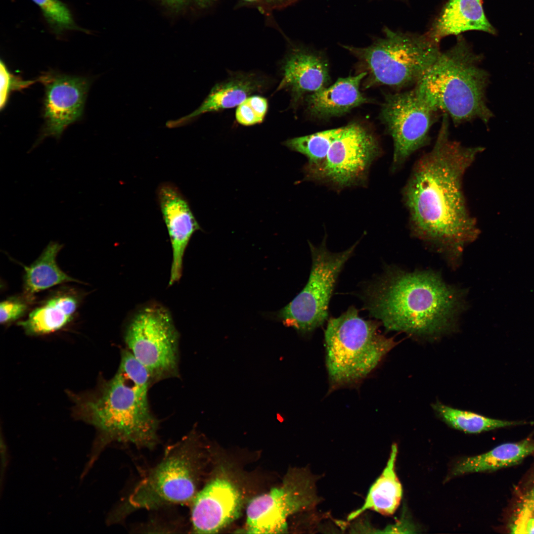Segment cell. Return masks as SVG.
Segmentation results:
<instances>
[{"instance_id": "cell-33", "label": "cell", "mask_w": 534, "mask_h": 534, "mask_svg": "<svg viewBox=\"0 0 534 534\" xmlns=\"http://www.w3.org/2000/svg\"><path fill=\"white\" fill-rule=\"evenodd\" d=\"M169 0L171 2H178L179 1H181L183 0Z\"/></svg>"}, {"instance_id": "cell-7", "label": "cell", "mask_w": 534, "mask_h": 534, "mask_svg": "<svg viewBox=\"0 0 534 534\" xmlns=\"http://www.w3.org/2000/svg\"><path fill=\"white\" fill-rule=\"evenodd\" d=\"M342 47L358 59L366 72L363 85L365 89L384 85L401 89L415 85L441 52L439 44L427 34L387 27L384 28L383 36L367 46Z\"/></svg>"}, {"instance_id": "cell-32", "label": "cell", "mask_w": 534, "mask_h": 534, "mask_svg": "<svg viewBox=\"0 0 534 534\" xmlns=\"http://www.w3.org/2000/svg\"><path fill=\"white\" fill-rule=\"evenodd\" d=\"M523 505H525L534 510V488L526 496Z\"/></svg>"}, {"instance_id": "cell-27", "label": "cell", "mask_w": 534, "mask_h": 534, "mask_svg": "<svg viewBox=\"0 0 534 534\" xmlns=\"http://www.w3.org/2000/svg\"><path fill=\"white\" fill-rule=\"evenodd\" d=\"M118 370L138 388L148 392L152 385L149 373L127 348L121 352V359Z\"/></svg>"}, {"instance_id": "cell-11", "label": "cell", "mask_w": 534, "mask_h": 534, "mask_svg": "<svg viewBox=\"0 0 534 534\" xmlns=\"http://www.w3.org/2000/svg\"><path fill=\"white\" fill-rule=\"evenodd\" d=\"M316 481L309 471L295 469L289 472L280 485L254 497L246 507V533H285L291 516L313 508L320 501Z\"/></svg>"}, {"instance_id": "cell-12", "label": "cell", "mask_w": 534, "mask_h": 534, "mask_svg": "<svg viewBox=\"0 0 534 534\" xmlns=\"http://www.w3.org/2000/svg\"><path fill=\"white\" fill-rule=\"evenodd\" d=\"M437 113L419 97L414 88L385 95L380 117L393 141L392 172L400 169L411 155L429 144V132Z\"/></svg>"}, {"instance_id": "cell-15", "label": "cell", "mask_w": 534, "mask_h": 534, "mask_svg": "<svg viewBox=\"0 0 534 534\" xmlns=\"http://www.w3.org/2000/svg\"><path fill=\"white\" fill-rule=\"evenodd\" d=\"M158 202L169 234L173 251L169 285L178 281L182 271L184 251L192 234L201 228L189 203L178 188L164 182L157 191Z\"/></svg>"}, {"instance_id": "cell-1", "label": "cell", "mask_w": 534, "mask_h": 534, "mask_svg": "<svg viewBox=\"0 0 534 534\" xmlns=\"http://www.w3.org/2000/svg\"><path fill=\"white\" fill-rule=\"evenodd\" d=\"M448 118L443 114L434 146L415 163L401 194L411 235L436 248L455 268L464 248L480 233L463 179L484 148L451 139Z\"/></svg>"}, {"instance_id": "cell-30", "label": "cell", "mask_w": 534, "mask_h": 534, "mask_svg": "<svg viewBox=\"0 0 534 534\" xmlns=\"http://www.w3.org/2000/svg\"><path fill=\"white\" fill-rule=\"evenodd\" d=\"M27 309V303L18 298H9L2 301L0 304L1 324L6 325L15 321L23 316Z\"/></svg>"}, {"instance_id": "cell-4", "label": "cell", "mask_w": 534, "mask_h": 534, "mask_svg": "<svg viewBox=\"0 0 534 534\" xmlns=\"http://www.w3.org/2000/svg\"><path fill=\"white\" fill-rule=\"evenodd\" d=\"M483 56L462 37L438 57L414 88L435 111L442 112L455 125L479 119L487 125L494 115L487 104L490 75L480 66Z\"/></svg>"}, {"instance_id": "cell-29", "label": "cell", "mask_w": 534, "mask_h": 534, "mask_svg": "<svg viewBox=\"0 0 534 534\" xmlns=\"http://www.w3.org/2000/svg\"><path fill=\"white\" fill-rule=\"evenodd\" d=\"M0 67V108L5 106L9 93L13 90H20L31 86L35 81H23L11 74L2 60Z\"/></svg>"}, {"instance_id": "cell-21", "label": "cell", "mask_w": 534, "mask_h": 534, "mask_svg": "<svg viewBox=\"0 0 534 534\" xmlns=\"http://www.w3.org/2000/svg\"><path fill=\"white\" fill-rule=\"evenodd\" d=\"M78 299L69 294L52 297L35 309L27 319L18 322L30 336L47 334L62 328L72 319L78 305Z\"/></svg>"}, {"instance_id": "cell-10", "label": "cell", "mask_w": 534, "mask_h": 534, "mask_svg": "<svg viewBox=\"0 0 534 534\" xmlns=\"http://www.w3.org/2000/svg\"><path fill=\"white\" fill-rule=\"evenodd\" d=\"M381 154L375 135L361 124L351 123L334 139L320 165L303 169L305 179L337 189L363 185L371 165Z\"/></svg>"}, {"instance_id": "cell-3", "label": "cell", "mask_w": 534, "mask_h": 534, "mask_svg": "<svg viewBox=\"0 0 534 534\" xmlns=\"http://www.w3.org/2000/svg\"><path fill=\"white\" fill-rule=\"evenodd\" d=\"M148 392L119 370L111 379H100L91 392H68L75 418L90 424L97 433L84 474L113 442L149 449L158 443L159 421L150 410Z\"/></svg>"}, {"instance_id": "cell-28", "label": "cell", "mask_w": 534, "mask_h": 534, "mask_svg": "<svg viewBox=\"0 0 534 534\" xmlns=\"http://www.w3.org/2000/svg\"><path fill=\"white\" fill-rule=\"evenodd\" d=\"M268 107L267 99L260 95L250 96L239 104L235 112L237 122L245 126L262 123Z\"/></svg>"}, {"instance_id": "cell-20", "label": "cell", "mask_w": 534, "mask_h": 534, "mask_svg": "<svg viewBox=\"0 0 534 534\" xmlns=\"http://www.w3.org/2000/svg\"><path fill=\"white\" fill-rule=\"evenodd\" d=\"M397 454L398 446L394 444L382 474L371 486L361 507L349 515L348 521L354 519L367 510L386 516L395 513L402 495V486L395 471Z\"/></svg>"}, {"instance_id": "cell-34", "label": "cell", "mask_w": 534, "mask_h": 534, "mask_svg": "<svg viewBox=\"0 0 534 534\" xmlns=\"http://www.w3.org/2000/svg\"><path fill=\"white\" fill-rule=\"evenodd\" d=\"M245 0L246 1H248V2H254V1H256L257 0Z\"/></svg>"}, {"instance_id": "cell-31", "label": "cell", "mask_w": 534, "mask_h": 534, "mask_svg": "<svg viewBox=\"0 0 534 534\" xmlns=\"http://www.w3.org/2000/svg\"><path fill=\"white\" fill-rule=\"evenodd\" d=\"M511 530L515 534H534V510L523 504Z\"/></svg>"}, {"instance_id": "cell-18", "label": "cell", "mask_w": 534, "mask_h": 534, "mask_svg": "<svg viewBox=\"0 0 534 534\" xmlns=\"http://www.w3.org/2000/svg\"><path fill=\"white\" fill-rule=\"evenodd\" d=\"M366 74L362 72L339 78L332 85L308 94L305 98L307 111L313 117L328 118L343 115L368 102L360 91V83Z\"/></svg>"}, {"instance_id": "cell-16", "label": "cell", "mask_w": 534, "mask_h": 534, "mask_svg": "<svg viewBox=\"0 0 534 534\" xmlns=\"http://www.w3.org/2000/svg\"><path fill=\"white\" fill-rule=\"evenodd\" d=\"M281 72L277 90L289 91L293 104L326 87L330 81L327 60L320 52L308 48L293 49L283 59Z\"/></svg>"}, {"instance_id": "cell-26", "label": "cell", "mask_w": 534, "mask_h": 534, "mask_svg": "<svg viewBox=\"0 0 534 534\" xmlns=\"http://www.w3.org/2000/svg\"><path fill=\"white\" fill-rule=\"evenodd\" d=\"M40 8L51 31L60 35L69 30H81L68 5L60 0H32Z\"/></svg>"}, {"instance_id": "cell-6", "label": "cell", "mask_w": 534, "mask_h": 534, "mask_svg": "<svg viewBox=\"0 0 534 534\" xmlns=\"http://www.w3.org/2000/svg\"><path fill=\"white\" fill-rule=\"evenodd\" d=\"M381 322L361 317L354 306L330 317L324 331L326 365L332 388L367 376L397 343L380 332Z\"/></svg>"}, {"instance_id": "cell-9", "label": "cell", "mask_w": 534, "mask_h": 534, "mask_svg": "<svg viewBox=\"0 0 534 534\" xmlns=\"http://www.w3.org/2000/svg\"><path fill=\"white\" fill-rule=\"evenodd\" d=\"M124 341L152 384L179 375V335L165 308L153 305L140 310L128 324Z\"/></svg>"}, {"instance_id": "cell-13", "label": "cell", "mask_w": 534, "mask_h": 534, "mask_svg": "<svg viewBox=\"0 0 534 534\" xmlns=\"http://www.w3.org/2000/svg\"><path fill=\"white\" fill-rule=\"evenodd\" d=\"M38 81L45 87L44 127L32 149L46 137L60 138L64 130L82 116L89 82L87 79L50 72Z\"/></svg>"}, {"instance_id": "cell-24", "label": "cell", "mask_w": 534, "mask_h": 534, "mask_svg": "<svg viewBox=\"0 0 534 534\" xmlns=\"http://www.w3.org/2000/svg\"><path fill=\"white\" fill-rule=\"evenodd\" d=\"M432 407L436 414L448 425L466 433H480L523 423V422L487 417L471 411L453 408L440 401L433 403Z\"/></svg>"}, {"instance_id": "cell-23", "label": "cell", "mask_w": 534, "mask_h": 534, "mask_svg": "<svg viewBox=\"0 0 534 534\" xmlns=\"http://www.w3.org/2000/svg\"><path fill=\"white\" fill-rule=\"evenodd\" d=\"M62 247L58 242H50L35 261L24 267L23 290L27 297L63 283L79 282L63 271L56 263L57 255Z\"/></svg>"}, {"instance_id": "cell-14", "label": "cell", "mask_w": 534, "mask_h": 534, "mask_svg": "<svg viewBox=\"0 0 534 534\" xmlns=\"http://www.w3.org/2000/svg\"><path fill=\"white\" fill-rule=\"evenodd\" d=\"M191 503L193 532L214 534L237 518L242 498L238 488L229 479L216 476L199 490Z\"/></svg>"}, {"instance_id": "cell-17", "label": "cell", "mask_w": 534, "mask_h": 534, "mask_svg": "<svg viewBox=\"0 0 534 534\" xmlns=\"http://www.w3.org/2000/svg\"><path fill=\"white\" fill-rule=\"evenodd\" d=\"M266 79L254 73H238L216 84L201 105L190 114L167 123L169 128L185 126L198 116L238 106L254 93L263 90Z\"/></svg>"}, {"instance_id": "cell-2", "label": "cell", "mask_w": 534, "mask_h": 534, "mask_svg": "<svg viewBox=\"0 0 534 534\" xmlns=\"http://www.w3.org/2000/svg\"><path fill=\"white\" fill-rule=\"evenodd\" d=\"M364 308L388 331L436 339L454 331L466 308V293L432 270L388 266L364 285Z\"/></svg>"}, {"instance_id": "cell-22", "label": "cell", "mask_w": 534, "mask_h": 534, "mask_svg": "<svg viewBox=\"0 0 534 534\" xmlns=\"http://www.w3.org/2000/svg\"><path fill=\"white\" fill-rule=\"evenodd\" d=\"M534 452V441L531 439L503 444L485 453L461 460L453 468L451 475L496 470L518 464Z\"/></svg>"}, {"instance_id": "cell-19", "label": "cell", "mask_w": 534, "mask_h": 534, "mask_svg": "<svg viewBox=\"0 0 534 534\" xmlns=\"http://www.w3.org/2000/svg\"><path fill=\"white\" fill-rule=\"evenodd\" d=\"M473 30L495 33L485 15L481 0H448L426 34L439 44L445 37Z\"/></svg>"}, {"instance_id": "cell-8", "label": "cell", "mask_w": 534, "mask_h": 534, "mask_svg": "<svg viewBox=\"0 0 534 534\" xmlns=\"http://www.w3.org/2000/svg\"><path fill=\"white\" fill-rule=\"evenodd\" d=\"M358 243L345 251L332 252L326 247V237L318 246L309 242L312 267L308 282L292 301L277 312V318L303 335L323 325L328 320L329 303L339 275Z\"/></svg>"}, {"instance_id": "cell-5", "label": "cell", "mask_w": 534, "mask_h": 534, "mask_svg": "<svg viewBox=\"0 0 534 534\" xmlns=\"http://www.w3.org/2000/svg\"><path fill=\"white\" fill-rule=\"evenodd\" d=\"M200 438L192 431L167 447L155 466L147 471L126 500L113 510L110 524L138 510L191 502L204 467L205 450Z\"/></svg>"}, {"instance_id": "cell-25", "label": "cell", "mask_w": 534, "mask_h": 534, "mask_svg": "<svg viewBox=\"0 0 534 534\" xmlns=\"http://www.w3.org/2000/svg\"><path fill=\"white\" fill-rule=\"evenodd\" d=\"M344 127L312 134L289 139L284 144L293 151L305 155L308 160L304 170L315 168L325 160L331 145Z\"/></svg>"}]
</instances>
